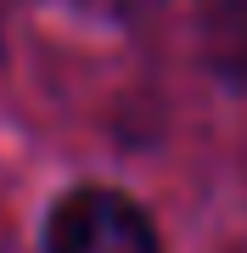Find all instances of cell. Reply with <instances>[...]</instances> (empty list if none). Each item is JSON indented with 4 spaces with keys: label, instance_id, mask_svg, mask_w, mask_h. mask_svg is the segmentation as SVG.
<instances>
[{
    "label": "cell",
    "instance_id": "obj_1",
    "mask_svg": "<svg viewBox=\"0 0 247 253\" xmlns=\"http://www.w3.org/2000/svg\"><path fill=\"white\" fill-rule=\"evenodd\" d=\"M45 253H157V225L124 191L79 186L51 208Z\"/></svg>",
    "mask_w": 247,
    "mask_h": 253
}]
</instances>
